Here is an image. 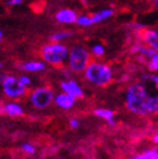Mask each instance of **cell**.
<instances>
[{"instance_id":"ffe728a7","label":"cell","mask_w":158,"mask_h":159,"mask_svg":"<svg viewBox=\"0 0 158 159\" xmlns=\"http://www.w3.org/2000/svg\"><path fill=\"white\" fill-rule=\"evenodd\" d=\"M128 28H129V30H132V32H134V33H137V34H139V33H142L144 29H147L144 24L138 23V22H130V23L128 24Z\"/></svg>"},{"instance_id":"8fae6325","label":"cell","mask_w":158,"mask_h":159,"mask_svg":"<svg viewBox=\"0 0 158 159\" xmlns=\"http://www.w3.org/2000/svg\"><path fill=\"white\" fill-rule=\"evenodd\" d=\"M141 38V41L153 48L156 52H158V32L153 29H144L142 33L138 34Z\"/></svg>"},{"instance_id":"9c48e42d","label":"cell","mask_w":158,"mask_h":159,"mask_svg":"<svg viewBox=\"0 0 158 159\" xmlns=\"http://www.w3.org/2000/svg\"><path fill=\"white\" fill-rule=\"evenodd\" d=\"M75 104H76V98L63 91L61 93L56 95L54 97V105L61 110H71L75 106Z\"/></svg>"},{"instance_id":"277c9868","label":"cell","mask_w":158,"mask_h":159,"mask_svg":"<svg viewBox=\"0 0 158 159\" xmlns=\"http://www.w3.org/2000/svg\"><path fill=\"white\" fill-rule=\"evenodd\" d=\"M91 52L82 44H72L70 47V54L67 59V67L72 73H84L91 62Z\"/></svg>"},{"instance_id":"7a4b0ae2","label":"cell","mask_w":158,"mask_h":159,"mask_svg":"<svg viewBox=\"0 0 158 159\" xmlns=\"http://www.w3.org/2000/svg\"><path fill=\"white\" fill-rule=\"evenodd\" d=\"M85 80L92 86L105 87L114 78L113 67L101 61H91L84 72Z\"/></svg>"},{"instance_id":"5b68a950","label":"cell","mask_w":158,"mask_h":159,"mask_svg":"<svg viewBox=\"0 0 158 159\" xmlns=\"http://www.w3.org/2000/svg\"><path fill=\"white\" fill-rule=\"evenodd\" d=\"M54 92L49 87H37L29 93V102L37 110H46L54 104Z\"/></svg>"},{"instance_id":"52a82bcc","label":"cell","mask_w":158,"mask_h":159,"mask_svg":"<svg viewBox=\"0 0 158 159\" xmlns=\"http://www.w3.org/2000/svg\"><path fill=\"white\" fill-rule=\"evenodd\" d=\"M77 16L78 14L73 9L62 8V9H58L54 13V20L62 25H71V24H76Z\"/></svg>"},{"instance_id":"8992f818","label":"cell","mask_w":158,"mask_h":159,"mask_svg":"<svg viewBox=\"0 0 158 159\" xmlns=\"http://www.w3.org/2000/svg\"><path fill=\"white\" fill-rule=\"evenodd\" d=\"M3 92L8 98H22L27 96V87L19 81V77L13 75H2Z\"/></svg>"},{"instance_id":"7402d4cb","label":"cell","mask_w":158,"mask_h":159,"mask_svg":"<svg viewBox=\"0 0 158 159\" xmlns=\"http://www.w3.org/2000/svg\"><path fill=\"white\" fill-rule=\"evenodd\" d=\"M19 81H21V84H22L23 86H26L27 89L32 85V80H30V77H29V76H27V75H22V76H19Z\"/></svg>"},{"instance_id":"603a6c76","label":"cell","mask_w":158,"mask_h":159,"mask_svg":"<svg viewBox=\"0 0 158 159\" xmlns=\"http://www.w3.org/2000/svg\"><path fill=\"white\" fill-rule=\"evenodd\" d=\"M146 154L148 157V159H158V148H152L146 150Z\"/></svg>"},{"instance_id":"4fadbf2b","label":"cell","mask_w":158,"mask_h":159,"mask_svg":"<svg viewBox=\"0 0 158 159\" xmlns=\"http://www.w3.org/2000/svg\"><path fill=\"white\" fill-rule=\"evenodd\" d=\"M21 68L29 73H38V72L44 71L47 66L44 61H28V62H24L21 66Z\"/></svg>"},{"instance_id":"484cf974","label":"cell","mask_w":158,"mask_h":159,"mask_svg":"<svg viewBox=\"0 0 158 159\" xmlns=\"http://www.w3.org/2000/svg\"><path fill=\"white\" fill-rule=\"evenodd\" d=\"M23 3V0H8L7 4L9 7H16V5H21Z\"/></svg>"},{"instance_id":"7c38bea8","label":"cell","mask_w":158,"mask_h":159,"mask_svg":"<svg viewBox=\"0 0 158 159\" xmlns=\"http://www.w3.org/2000/svg\"><path fill=\"white\" fill-rule=\"evenodd\" d=\"M94 115L105 120L110 126H115L116 121H115V114L113 110L106 109V107H97L94 110Z\"/></svg>"},{"instance_id":"4316f807","label":"cell","mask_w":158,"mask_h":159,"mask_svg":"<svg viewBox=\"0 0 158 159\" xmlns=\"http://www.w3.org/2000/svg\"><path fill=\"white\" fill-rule=\"evenodd\" d=\"M130 159H148V157H147L146 152H143V153H141V154H137V155L132 157Z\"/></svg>"},{"instance_id":"cb8c5ba5","label":"cell","mask_w":158,"mask_h":159,"mask_svg":"<svg viewBox=\"0 0 158 159\" xmlns=\"http://www.w3.org/2000/svg\"><path fill=\"white\" fill-rule=\"evenodd\" d=\"M148 81H151V82L156 86V89H158V73H152V75L149 76Z\"/></svg>"},{"instance_id":"e0dca14e","label":"cell","mask_w":158,"mask_h":159,"mask_svg":"<svg viewBox=\"0 0 158 159\" xmlns=\"http://www.w3.org/2000/svg\"><path fill=\"white\" fill-rule=\"evenodd\" d=\"M90 52H91L92 57H95V58H103L105 56V53H106V48L101 43H95V44L91 46Z\"/></svg>"},{"instance_id":"ba28073f","label":"cell","mask_w":158,"mask_h":159,"mask_svg":"<svg viewBox=\"0 0 158 159\" xmlns=\"http://www.w3.org/2000/svg\"><path fill=\"white\" fill-rule=\"evenodd\" d=\"M60 87L63 92L68 93L70 96L75 97L76 100L77 98H84L85 96V91L84 89L81 87V85L78 84L77 81H75V80H65V81H62L60 84Z\"/></svg>"},{"instance_id":"3957f363","label":"cell","mask_w":158,"mask_h":159,"mask_svg":"<svg viewBox=\"0 0 158 159\" xmlns=\"http://www.w3.org/2000/svg\"><path fill=\"white\" fill-rule=\"evenodd\" d=\"M70 54V48L62 42H52L46 43L41 48V57L43 61L51 66L61 67L65 62H67Z\"/></svg>"},{"instance_id":"44dd1931","label":"cell","mask_w":158,"mask_h":159,"mask_svg":"<svg viewBox=\"0 0 158 159\" xmlns=\"http://www.w3.org/2000/svg\"><path fill=\"white\" fill-rule=\"evenodd\" d=\"M22 150H23L26 154H28V155H34L35 152H37L35 147H34L33 144H30V143H24V144L22 145Z\"/></svg>"},{"instance_id":"ac0fdd59","label":"cell","mask_w":158,"mask_h":159,"mask_svg":"<svg viewBox=\"0 0 158 159\" xmlns=\"http://www.w3.org/2000/svg\"><path fill=\"white\" fill-rule=\"evenodd\" d=\"M147 68L149 70V72L158 73V52H156L152 57L147 59Z\"/></svg>"},{"instance_id":"d6986e66","label":"cell","mask_w":158,"mask_h":159,"mask_svg":"<svg viewBox=\"0 0 158 159\" xmlns=\"http://www.w3.org/2000/svg\"><path fill=\"white\" fill-rule=\"evenodd\" d=\"M148 110H149V114H158V93L156 96H151Z\"/></svg>"},{"instance_id":"30bf717a","label":"cell","mask_w":158,"mask_h":159,"mask_svg":"<svg viewBox=\"0 0 158 159\" xmlns=\"http://www.w3.org/2000/svg\"><path fill=\"white\" fill-rule=\"evenodd\" d=\"M2 114L7 115L9 117H21L24 114V109L19 102L8 101L7 104H4L2 106Z\"/></svg>"},{"instance_id":"6da1fadb","label":"cell","mask_w":158,"mask_h":159,"mask_svg":"<svg viewBox=\"0 0 158 159\" xmlns=\"http://www.w3.org/2000/svg\"><path fill=\"white\" fill-rule=\"evenodd\" d=\"M151 95L143 84H132L125 91V106L138 116H146L149 114L148 104Z\"/></svg>"},{"instance_id":"5bb4252c","label":"cell","mask_w":158,"mask_h":159,"mask_svg":"<svg viewBox=\"0 0 158 159\" xmlns=\"http://www.w3.org/2000/svg\"><path fill=\"white\" fill-rule=\"evenodd\" d=\"M114 14H115V11L113 8H106V9H101V10L94 13L92 19H94L95 24H100V23H104V22L109 20V19H111L114 16Z\"/></svg>"},{"instance_id":"d4e9b609","label":"cell","mask_w":158,"mask_h":159,"mask_svg":"<svg viewBox=\"0 0 158 159\" xmlns=\"http://www.w3.org/2000/svg\"><path fill=\"white\" fill-rule=\"evenodd\" d=\"M70 126H71V129H78V128H80V121H78V119H71V120H70Z\"/></svg>"},{"instance_id":"2e32d148","label":"cell","mask_w":158,"mask_h":159,"mask_svg":"<svg viewBox=\"0 0 158 159\" xmlns=\"http://www.w3.org/2000/svg\"><path fill=\"white\" fill-rule=\"evenodd\" d=\"M95 24L94 19H92V15H89V14H78L77 16V20H76V25L81 27V28H90Z\"/></svg>"},{"instance_id":"9a60e30c","label":"cell","mask_w":158,"mask_h":159,"mask_svg":"<svg viewBox=\"0 0 158 159\" xmlns=\"http://www.w3.org/2000/svg\"><path fill=\"white\" fill-rule=\"evenodd\" d=\"M73 35H75V32H72V30H58V32L49 35V41L63 43L65 41H67V39H70Z\"/></svg>"},{"instance_id":"83f0119b","label":"cell","mask_w":158,"mask_h":159,"mask_svg":"<svg viewBox=\"0 0 158 159\" xmlns=\"http://www.w3.org/2000/svg\"><path fill=\"white\" fill-rule=\"evenodd\" d=\"M152 142H153L156 145H158V133H156V134L152 136Z\"/></svg>"},{"instance_id":"f1b7e54d","label":"cell","mask_w":158,"mask_h":159,"mask_svg":"<svg viewBox=\"0 0 158 159\" xmlns=\"http://www.w3.org/2000/svg\"><path fill=\"white\" fill-rule=\"evenodd\" d=\"M4 39V32H3V29L0 30V41H3Z\"/></svg>"},{"instance_id":"f546056e","label":"cell","mask_w":158,"mask_h":159,"mask_svg":"<svg viewBox=\"0 0 158 159\" xmlns=\"http://www.w3.org/2000/svg\"><path fill=\"white\" fill-rule=\"evenodd\" d=\"M153 3H154V5H156V8H158V0H153Z\"/></svg>"}]
</instances>
